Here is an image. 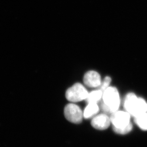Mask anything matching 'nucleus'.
Segmentation results:
<instances>
[{"label":"nucleus","instance_id":"f257e3e1","mask_svg":"<svg viewBox=\"0 0 147 147\" xmlns=\"http://www.w3.org/2000/svg\"><path fill=\"white\" fill-rule=\"evenodd\" d=\"M102 98L100 107L104 113L112 114L118 111L121 100L119 93L116 88L109 87L103 92Z\"/></svg>","mask_w":147,"mask_h":147},{"label":"nucleus","instance_id":"f03ea898","mask_svg":"<svg viewBox=\"0 0 147 147\" xmlns=\"http://www.w3.org/2000/svg\"><path fill=\"white\" fill-rule=\"evenodd\" d=\"M124 107L127 112L135 117L147 113V103L143 98L138 97L134 93H129L125 97Z\"/></svg>","mask_w":147,"mask_h":147},{"label":"nucleus","instance_id":"7ed1b4c3","mask_svg":"<svg viewBox=\"0 0 147 147\" xmlns=\"http://www.w3.org/2000/svg\"><path fill=\"white\" fill-rule=\"evenodd\" d=\"M89 92L83 85L76 83L69 88L66 92V98L69 101L76 102L85 100Z\"/></svg>","mask_w":147,"mask_h":147},{"label":"nucleus","instance_id":"20e7f679","mask_svg":"<svg viewBox=\"0 0 147 147\" xmlns=\"http://www.w3.org/2000/svg\"><path fill=\"white\" fill-rule=\"evenodd\" d=\"M64 115L68 121L74 123H80L82 121L83 112L78 106L69 103L64 108Z\"/></svg>","mask_w":147,"mask_h":147},{"label":"nucleus","instance_id":"39448f33","mask_svg":"<svg viewBox=\"0 0 147 147\" xmlns=\"http://www.w3.org/2000/svg\"><path fill=\"white\" fill-rule=\"evenodd\" d=\"M131 115L126 111H117L111 114L110 117L113 128H121L129 125Z\"/></svg>","mask_w":147,"mask_h":147},{"label":"nucleus","instance_id":"423d86ee","mask_svg":"<svg viewBox=\"0 0 147 147\" xmlns=\"http://www.w3.org/2000/svg\"><path fill=\"white\" fill-rule=\"evenodd\" d=\"M111 121L110 117L106 113L96 115L93 117L91 124L93 128L98 130L107 129L110 126Z\"/></svg>","mask_w":147,"mask_h":147},{"label":"nucleus","instance_id":"0eeeda50","mask_svg":"<svg viewBox=\"0 0 147 147\" xmlns=\"http://www.w3.org/2000/svg\"><path fill=\"white\" fill-rule=\"evenodd\" d=\"M83 82L86 86L90 88L99 87L101 84V77L98 72L90 71L86 72L83 78Z\"/></svg>","mask_w":147,"mask_h":147},{"label":"nucleus","instance_id":"6e6552de","mask_svg":"<svg viewBox=\"0 0 147 147\" xmlns=\"http://www.w3.org/2000/svg\"><path fill=\"white\" fill-rule=\"evenodd\" d=\"M100 110V108L96 103H89L83 111V117L85 119H90L95 116Z\"/></svg>","mask_w":147,"mask_h":147},{"label":"nucleus","instance_id":"1a4fd4ad","mask_svg":"<svg viewBox=\"0 0 147 147\" xmlns=\"http://www.w3.org/2000/svg\"><path fill=\"white\" fill-rule=\"evenodd\" d=\"M102 95L103 92L99 89L97 90H93L88 93L85 100L87 103H97L102 98Z\"/></svg>","mask_w":147,"mask_h":147},{"label":"nucleus","instance_id":"9d476101","mask_svg":"<svg viewBox=\"0 0 147 147\" xmlns=\"http://www.w3.org/2000/svg\"><path fill=\"white\" fill-rule=\"evenodd\" d=\"M135 122L140 129L147 131V113L138 115L134 117Z\"/></svg>","mask_w":147,"mask_h":147},{"label":"nucleus","instance_id":"9b49d317","mask_svg":"<svg viewBox=\"0 0 147 147\" xmlns=\"http://www.w3.org/2000/svg\"><path fill=\"white\" fill-rule=\"evenodd\" d=\"M132 125L131 123L127 125V126L124 127L123 128H113V129L115 132L119 134L125 135L129 133L132 129Z\"/></svg>","mask_w":147,"mask_h":147},{"label":"nucleus","instance_id":"f8f14e48","mask_svg":"<svg viewBox=\"0 0 147 147\" xmlns=\"http://www.w3.org/2000/svg\"><path fill=\"white\" fill-rule=\"evenodd\" d=\"M111 82V78L110 77H106L104 80L101 82V84L99 87V90L103 92L110 87V85Z\"/></svg>","mask_w":147,"mask_h":147}]
</instances>
